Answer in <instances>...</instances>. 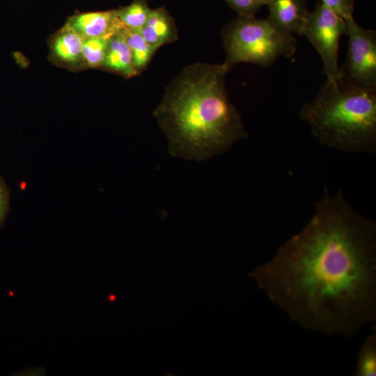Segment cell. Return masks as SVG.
<instances>
[{
	"instance_id": "6da1fadb",
	"label": "cell",
	"mask_w": 376,
	"mask_h": 376,
	"mask_svg": "<svg viewBox=\"0 0 376 376\" xmlns=\"http://www.w3.org/2000/svg\"><path fill=\"white\" fill-rule=\"evenodd\" d=\"M249 275L304 328L352 339L376 320V224L325 187L307 224Z\"/></svg>"
},
{
	"instance_id": "7a4b0ae2",
	"label": "cell",
	"mask_w": 376,
	"mask_h": 376,
	"mask_svg": "<svg viewBox=\"0 0 376 376\" xmlns=\"http://www.w3.org/2000/svg\"><path fill=\"white\" fill-rule=\"evenodd\" d=\"M229 71L224 63H193L166 86L153 115L171 156L205 161L248 137L226 91Z\"/></svg>"
},
{
	"instance_id": "3957f363",
	"label": "cell",
	"mask_w": 376,
	"mask_h": 376,
	"mask_svg": "<svg viewBox=\"0 0 376 376\" xmlns=\"http://www.w3.org/2000/svg\"><path fill=\"white\" fill-rule=\"evenodd\" d=\"M299 116L327 147L354 153L376 150V90L326 80Z\"/></svg>"
},
{
	"instance_id": "277c9868",
	"label": "cell",
	"mask_w": 376,
	"mask_h": 376,
	"mask_svg": "<svg viewBox=\"0 0 376 376\" xmlns=\"http://www.w3.org/2000/svg\"><path fill=\"white\" fill-rule=\"evenodd\" d=\"M221 36L224 63L230 70L243 62L267 68L280 57H292L297 49L295 36L281 32L267 17L238 15L223 28Z\"/></svg>"
},
{
	"instance_id": "5b68a950",
	"label": "cell",
	"mask_w": 376,
	"mask_h": 376,
	"mask_svg": "<svg viewBox=\"0 0 376 376\" xmlns=\"http://www.w3.org/2000/svg\"><path fill=\"white\" fill-rule=\"evenodd\" d=\"M344 35H347V21L333 10L319 1L315 9L309 11L302 36L320 54L327 80L340 79L338 49Z\"/></svg>"
},
{
	"instance_id": "8992f818",
	"label": "cell",
	"mask_w": 376,
	"mask_h": 376,
	"mask_svg": "<svg viewBox=\"0 0 376 376\" xmlns=\"http://www.w3.org/2000/svg\"><path fill=\"white\" fill-rule=\"evenodd\" d=\"M346 21L348 48L340 68V79L357 87L376 90V32L360 26L354 17Z\"/></svg>"
},
{
	"instance_id": "52a82bcc",
	"label": "cell",
	"mask_w": 376,
	"mask_h": 376,
	"mask_svg": "<svg viewBox=\"0 0 376 376\" xmlns=\"http://www.w3.org/2000/svg\"><path fill=\"white\" fill-rule=\"evenodd\" d=\"M84 40L75 30L65 23L49 40V61L68 70H85L82 57Z\"/></svg>"
},
{
	"instance_id": "ba28073f",
	"label": "cell",
	"mask_w": 376,
	"mask_h": 376,
	"mask_svg": "<svg viewBox=\"0 0 376 376\" xmlns=\"http://www.w3.org/2000/svg\"><path fill=\"white\" fill-rule=\"evenodd\" d=\"M65 23L84 38L110 37L124 27L116 9L75 13Z\"/></svg>"
},
{
	"instance_id": "9c48e42d",
	"label": "cell",
	"mask_w": 376,
	"mask_h": 376,
	"mask_svg": "<svg viewBox=\"0 0 376 376\" xmlns=\"http://www.w3.org/2000/svg\"><path fill=\"white\" fill-rule=\"evenodd\" d=\"M267 18L281 32L302 36L308 15L306 0H268Z\"/></svg>"
},
{
	"instance_id": "30bf717a",
	"label": "cell",
	"mask_w": 376,
	"mask_h": 376,
	"mask_svg": "<svg viewBox=\"0 0 376 376\" xmlns=\"http://www.w3.org/2000/svg\"><path fill=\"white\" fill-rule=\"evenodd\" d=\"M139 32L145 40L156 50L178 39L174 19L164 7L151 9L146 24Z\"/></svg>"
},
{
	"instance_id": "8fae6325",
	"label": "cell",
	"mask_w": 376,
	"mask_h": 376,
	"mask_svg": "<svg viewBox=\"0 0 376 376\" xmlns=\"http://www.w3.org/2000/svg\"><path fill=\"white\" fill-rule=\"evenodd\" d=\"M122 29L109 38L105 58L100 70L131 78L139 75L132 65L131 52Z\"/></svg>"
},
{
	"instance_id": "7c38bea8",
	"label": "cell",
	"mask_w": 376,
	"mask_h": 376,
	"mask_svg": "<svg viewBox=\"0 0 376 376\" xmlns=\"http://www.w3.org/2000/svg\"><path fill=\"white\" fill-rule=\"evenodd\" d=\"M122 31L131 52L132 65L139 75L146 70L156 49L145 40L139 31L125 27Z\"/></svg>"
},
{
	"instance_id": "4fadbf2b",
	"label": "cell",
	"mask_w": 376,
	"mask_h": 376,
	"mask_svg": "<svg viewBox=\"0 0 376 376\" xmlns=\"http://www.w3.org/2000/svg\"><path fill=\"white\" fill-rule=\"evenodd\" d=\"M151 9L147 0H134L130 4L116 10L119 21L125 28L140 31Z\"/></svg>"
},
{
	"instance_id": "5bb4252c",
	"label": "cell",
	"mask_w": 376,
	"mask_h": 376,
	"mask_svg": "<svg viewBox=\"0 0 376 376\" xmlns=\"http://www.w3.org/2000/svg\"><path fill=\"white\" fill-rule=\"evenodd\" d=\"M354 375H376V329L374 326L372 333L361 344L357 354Z\"/></svg>"
},
{
	"instance_id": "9a60e30c",
	"label": "cell",
	"mask_w": 376,
	"mask_h": 376,
	"mask_svg": "<svg viewBox=\"0 0 376 376\" xmlns=\"http://www.w3.org/2000/svg\"><path fill=\"white\" fill-rule=\"evenodd\" d=\"M110 37L84 38L82 57L85 69H101Z\"/></svg>"
},
{
	"instance_id": "2e32d148",
	"label": "cell",
	"mask_w": 376,
	"mask_h": 376,
	"mask_svg": "<svg viewBox=\"0 0 376 376\" xmlns=\"http://www.w3.org/2000/svg\"><path fill=\"white\" fill-rule=\"evenodd\" d=\"M240 16H252L265 6L268 0H224Z\"/></svg>"
},
{
	"instance_id": "e0dca14e",
	"label": "cell",
	"mask_w": 376,
	"mask_h": 376,
	"mask_svg": "<svg viewBox=\"0 0 376 376\" xmlns=\"http://www.w3.org/2000/svg\"><path fill=\"white\" fill-rule=\"evenodd\" d=\"M319 1L333 10L345 19L353 17L354 0H319Z\"/></svg>"
},
{
	"instance_id": "ac0fdd59",
	"label": "cell",
	"mask_w": 376,
	"mask_h": 376,
	"mask_svg": "<svg viewBox=\"0 0 376 376\" xmlns=\"http://www.w3.org/2000/svg\"><path fill=\"white\" fill-rule=\"evenodd\" d=\"M9 189L3 178L0 176V227L6 217L9 207Z\"/></svg>"
}]
</instances>
